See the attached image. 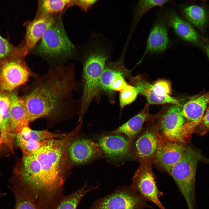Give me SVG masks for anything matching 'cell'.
<instances>
[{
    "label": "cell",
    "mask_w": 209,
    "mask_h": 209,
    "mask_svg": "<svg viewBox=\"0 0 209 209\" xmlns=\"http://www.w3.org/2000/svg\"><path fill=\"white\" fill-rule=\"evenodd\" d=\"M33 78L21 96L30 122L40 118L58 117L74 109L73 65H57Z\"/></svg>",
    "instance_id": "1"
},
{
    "label": "cell",
    "mask_w": 209,
    "mask_h": 209,
    "mask_svg": "<svg viewBox=\"0 0 209 209\" xmlns=\"http://www.w3.org/2000/svg\"><path fill=\"white\" fill-rule=\"evenodd\" d=\"M82 123L64 137L44 142L34 154L40 166V173L37 201L46 207L57 205L64 196V184L72 165L68 156L69 145L76 138Z\"/></svg>",
    "instance_id": "2"
},
{
    "label": "cell",
    "mask_w": 209,
    "mask_h": 209,
    "mask_svg": "<svg viewBox=\"0 0 209 209\" xmlns=\"http://www.w3.org/2000/svg\"><path fill=\"white\" fill-rule=\"evenodd\" d=\"M88 46L85 52L83 67V93L80 119H83L92 101L100 95L101 76L109 57L107 48L100 42H95Z\"/></svg>",
    "instance_id": "3"
},
{
    "label": "cell",
    "mask_w": 209,
    "mask_h": 209,
    "mask_svg": "<svg viewBox=\"0 0 209 209\" xmlns=\"http://www.w3.org/2000/svg\"><path fill=\"white\" fill-rule=\"evenodd\" d=\"M199 159L197 153L188 147L181 158L172 167L169 174L184 198L188 209H195L196 207L195 179Z\"/></svg>",
    "instance_id": "4"
},
{
    "label": "cell",
    "mask_w": 209,
    "mask_h": 209,
    "mask_svg": "<svg viewBox=\"0 0 209 209\" xmlns=\"http://www.w3.org/2000/svg\"><path fill=\"white\" fill-rule=\"evenodd\" d=\"M75 49L60 18L47 29L36 48L39 55L55 60L68 57L73 55Z\"/></svg>",
    "instance_id": "5"
},
{
    "label": "cell",
    "mask_w": 209,
    "mask_h": 209,
    "mask_svg": "<svg viewBox=\"0 0 209 209\" xmlns=\"http://www.w3.org/2000/svg\"><path fill=\"white\" fill-rule=\"evenodd\" d=\"M25 57L21 54L0 62V92H12L37 75L27 65Z\"/></svg>",
    "instance_id": "6"
},
{
    "label": "cell",
    "mask_w": 209,
    "mask_h": 209,
    "mask_svg": "<svg viewBox=\"0 0 209 209\" xmlns=\"http://www.w3.org/2000/svg\"><path fill=\"white\" fill-rule=\"evenodd\" d=\"M147 201L131 185L124 186L96 200L91 209H145Z\"/></svg>",
    "instance_id": "7"
},
{
    "label": "cell",
    "mask_w": 209,
    "mask_h": 209,
    "mask_svg": "<svg viewBox=\"0 0 209 209\" xmlns=\"http://www.w3.org/2000/svg\"><path fill=\"white\" fill-rule=\"evenodd\" d=\"M140 161L139 166L132 178L131 186L148 201L160 209H165L160 200L162 194L157 187L151 163Z\"/></svg>",
    "instance_id": "8"
},
{
    "label": "cell",
    "mask_w": 209,
    "mask_h": 209,
    "mask_svg": "<svg viewBox=\"0 0 209 209\" xmlns=\"http://www.w3.org/2000/svg\"><path fill=\"white\" fill-rule=\"evenodd\" d=\"M182 107L172 105L163 114L160 121V128L166 139L171 141L185 143L183 128L185 119L181 114Z\"/></svg>",
    "instance_id": "9"
},
{
    "label": "cell",
    "mask_w": 209,
    "mask_h": 209,
    "mask_svg": "<svg viewBox=\"0 0 209 209\" xmlns=\"http://www.w3.org/2000/svg\"><path fill=\"white\" fill-rule=\"evenodd\" d=\"M68 152L71 164L75 165L86 163L102 157L104 154L98 143L89 139L77 138L70 143Z\"/></svg>",
    "instance_id": "10"
},
{
    "label": "cell",
    "mask_w": 209,
    "mask_h": 209,
    "mask_svg": "<svg viewBox=\"0 0 209 209\" xmlns=\"http://www.w3.org/2000/svg\"><path fill=\"white\" fill-rule=\"evenodd\" d=\"M209 103V91L190 99L182 107V115L187 121L183 128L185 137L200 123Z\"/></svg>",
    "instance_id": "11"
},
{
    "label": "cell",
    "mask_w": 209,
    "mask_h": 209,
    "mask_svg": "<svg viewBox=\"0 0 209 209\" xmlns=\"http://www.w3.org/2000/svg\"><path fill=\"white\" fill-rule=\"evenodd\" d=\"M58 19L52 14H40L26 24L25 42L22 47L25 56L35 47L47 29Z\"/></svg>",
    "instance_id": "12"
},
{
    "label": "cell",
    "mask_w": 209,
    "mask_h": 209,
    "mask_svg": "<svg viewBox=\"0 0 209 209\" xmlns=\"http://www.w3.org/2000/svg\"><path fill=\"white\" fill-rule=\"evenodd\" d=\"M162 139L157 127L145 130L135 143L136 155L140 161L150 163L154 161Z\"/></svg>",
    "instance_id": "13"
},
{
    "label": "cell",
    "mask_w": 209,
    "mask_h": 209,
    "mask_svg": "<svg viewBox=\"0 0 209 209\" xmlns=\"http://www.w3.org/2000/svg\"><path fill=\"white\" fill-rule=\"evenodd\" d=\"M162 139L154 161L169 174L172 167L181 158L186 147L181 143Z\"/></svg>",
    "instance_id": "14"
},
{
    "label": "cell",
    "mask_w": 209,
    "mask_h": 209,
    "mask_svg": "<svg viewBox=\"0 0 209 209\" xmlns=\"http://www.w3.org/2000/svg\"><path fill=\"white\" fill-rule=\"evenodd\" d=\"M131 141L121 134L103 135L98 143L104 153L113 159H123L129 155Z\"/></svg>",
    "instance_id": "15"
},
{
    "label": "cell",
    "mask_w": 209,
    "mask_h": 209,
    "mask_svg": "<svg viewBox=\"0 0 209 209\" xmlns=\"http://www.w3.org/2000/svg\"><path fill=\"white\" fill-rule=\"evenodd\" d=\"M15 90L8 93L10 101V128L14 139L15 134L20 132L23 127L29 126L30 123L21 96Z\"/></svg>",
    "instance_id": "16"
},
{
    "label": "cell",
    "mask_w": 209,
    "mask_h": 209,
    "mask_svg": "<svg viewBox=\"0 0 209 209\" xmlns=\"http://www.w3.org/2000/svg\"><path fill=\"white\" fill-rule=\"evenodd\" d=\"M170 42L167 29L161 22L155 24L148 37L142 59L148 54L158 53L165 51Z\"/></svg>",
    "instance_id": "17"
},
{
    "label": "cell",
    "mask_w": 209,
    "mask_h": 209,
    "mask_svg": "<svg viewBox=\"0 0 209 209\" xmlns=\"http://www.w3.org/2000/svg\"><path fill=\"white\" fill-rule=\"evenodd\" d=\"M165 18L169 26L181 39L193 44H197L199 42V35L194 27L180 17L175 12L168 11Z\"/></svg>",
    "instance_id": "18"
},
{
    "label": "cell",
    "mask_w": 209,
    "mask_h": 209,
    "mask_svg": "<svg viewBox=\"0 0 209 209\" xmlns=\"http://www.w3.org/2000/svg\"><path fill=\"white\" fill-rule=\"evenodd\" d=\"M130 82L132 85L136 89L138 94L146 98L148 104L156 105L169 103L182 107V105L179 101L171 96L162 97L157 96L153 90L152 84L140 75L131 78Z\"/></svg>",
    "instance_id": "19"
},
{
    "label": "cell",
    "mask_w": 209,
    "mask_h": 209,
    "mask_svg": "<svg viewBox=\"0 0 209 209\" xmlns=\"http://www.w3.org/2000/svg\"><path fill=\"white\" fill-rule=\"evenodd\" d=\"M154 117L149 113L147 103L138 113L110 133L112 134L124 135L132 141L141 130L144 123Z\"/></svg>",
    "instance_id": "20"
},
{
    "label": "cell",
    "mask_w": 209,
    "mask_h": 209,
    "mask_svg": "<svg viewBox=\"0 0 209 209\" xmlns=\"http://www.w3.org/2000/svg\"><path fill=\"white\" fill-rule=\"evenodd\" d=\"M123 57H122L116 62L106 63L100 78V84L101 90L109 94L113 93L110 89V85L116 74L126 69L123 64Z\"/></svg>",
    "instance_id": "21"
},
{
    "label": "cell",
    "mask_w": 209,
    "mask_h": 209,
    "mask_svg": "<svg viewBox=\"0 0 209 209\" xmlns=\"http://www.w3.org/2000/svg\"><path fill=\"white\" fill-rule=\"evenodd\" d=\"M89 186L86 183L80 189L69 195L64 197L55 209H76L82 198L88 193L98 187Z\"/></svg>",
    "instance_id": "22"
},
{
    "label": "cell",
    "mask_w": 209,
    "mask_h": 209,
    "mask_svg": "<svg viewBox=\"0 0 209 209\" xmlns=\"http://www.w3.org/2000/svg\"><path fill=\"white\" fill-rule=\"evenodd\" d=\"M183 12L188 21L198 28L202 29L206 25L207 14L203 7L196 5H190L184 7Z\"/></svg>",
    "instance_id": "23"
},
{
    "label": "cell",
    "mask_w": 209,
    "mask_h": 209,
    "mask_svg": "<svg viewBox=\"0 0 209 209\" xmlns=\"http://www.w3.org/2000/svg\"><path fill=\"white\" fill-rule=\"evenodd\" d=\"M19 133L28 139L39 142H43L52 139L62 138L66 134H56L46 130H34L31 129L29 126L23 127Z\"/></svg>",
    "instance_id": "24"
},
{
    "label": "cell",
    "mask_w": 209,
    "mask_h": 209,
    "mask_svg": "<svg viewBox=\"0 0 209 209\" xmlns=\"http://www.w3.org/2000/svg\"><path fill=\"white\" fill-rule=\"evenodd\" d=\"M167 0H141L138 1L136 6L134 17L133 21L132 30L134 28L142 17L151 9L161 6L167 3Z\"/></svg>",
    "instance_id": "25"
},
{
    "label": "cell",
    "mask_w": 209,
    "mask_h": 209,
    "mask_svg": "<svg viewBox=\"0 0 209 209\" xmlns=\"http://www.w3.org/2000/svg\"><path fill=\"white\" fill-rule=\"evenodd\" d=\"M71 0H43L39 1V14H52L60 12L68 7Z\"/></svg>",
    "instance_id": "26"
},
{
    "label": "cell",
    "mask_w": 209,
    "mask_h": 209,
    "mask_svg": "<svg viewBox=\"0 0 209 209\" xmlns=\"http://www.w3.org/2000/svg\"><path fill=\"white\" fill-rule=\"evenodd\" d=\"M14 138L21 149L23 155L24 156L33 155L40 149L44 142H39L28 140L24 137L19 133L14 135Z\"/></svg>",
    "instance_id": "27"
},
{
    "label": "cell",
    "mask_w": 209,
    "mask_h": 209,
    "mask_svg": "<svg viewBox=\"0 0 209 209\" xmlns=\"http://www.w3.org/2000/svg\"><path fill=\"white\" fill-rule=\"evenodd\" d=\"M23 53L22 47L15 46L9 40L0 35V62L12 56Z\"/></svg>",
    "instance_id": "28"
},
{
    "label": "cell",
    "mask_w": 209,
    "mask_h": 209,
    "mask_svg": "<svg viewBox=\"0 0 209 209\" xmlns=\"http://www.w3.org/2000/svg\"><path fill=\"white\" fill-rule=\"evenodd\" d=\"M12 189L15 199V209H41L16 188L12 186Z\"/></svg>",
    "instance_id": "29"
},
{
    "label": "cell",
    "mask_w": 209,
    "mask_h": 209,
    "mask_svg": "<svg viewBox=\"0 0 209 209\" xmlns=\"http://www.w3.org/2000/svg\"><path fill=\"white\" fill-rule=\"evenodd\" d=\"M138 93L134 86L127 84L120 91L119 95V103L122 109L134 102Z\"/></svg>",
    "instance_id": "30"
},
{
    "label": "cell",
    "mask_w": 209,
    "mask_h": 209,
    "mask_svg": "<svg viewBox=\"0 0 209 209\" xmlns=\"http://www.w3.org/2000/svg\"><path fill=\"white\" fill-rule=\"evenodd\" d=\"M153 90L156 94L160 97L170 96L172 85L170 82L167 80L158 79L152 84Z\"/></svg>",
    "instance_id": "31"
},
{
    "label": "cell",
    "mask_w": 209,
    "mask_h": 209,
    "mask_svg": "<svg viewBox=\"0 0 209 209\" xmlns=\"http://www.w3.org/2000/svg\"><path fill=\"white\" fill-rule=\"evenodd\" d=\"M127 71L126 69L118 72L116 74L109 87L112 93L113 91H120L127 85L124 78L123 72H126Z\"/></svg>",
    "instance_id": "32"
},
{
    "label": "cell",
    "mask_w": 209,
    "mask_h": 209,
    "mask_svg": "<svg viewBox=\"0 0 209 209\" xmlns=\"http://www.w3.org/2000/svg\"><path fill=\"white\" fill-rule=\"evenodd\" d=\"M97 1V0H71L69 7L76 5L84 11L87 12Z\"/></svg>",
    "instance_id": "33"
},
{
    "label": "cell",
    "mask_w": 209,
    "mask_h": 209,
    "mask_svg": "<svg viewBox=\"0 0 209 209\" xmlns=\"http://www.w3.org/2000/svg\"><path fill=\"white\" fill-rule=\"evenodd\" d=\"M200 123L204 128L209 129V103Z\"/></svg>",
    "instance_id": "34"
},
{
    "label": "cell",
    "mask_w": 209,
    "mask_h": 209,
    "mask_svg": "<svg viewBox=\"0 0 209 209\" xmlns=\"http://www.w3.org/2000/svg\"><path fill=\"white\" fill-rule=\"evenodd\" d=\"M201 43L209 59V39H204Z\"/></svg>",
    "instance_id": "35"
},
{
    "label": "cell",
    "mask_w": 209,
    "mask_h": 209,
    "mask_svg": "<svg viewBox=\"0 0 209 209\" xmlns=\"http://www.w3.org/2000/svg\"><path fill=\"white\" fill-rule=\"evenodd\" d=\"M3 143V142L1 140V134L0 133V149L1 148V145Z\"/></svg>",
    "instance_id": "36"
}]
</instances>
